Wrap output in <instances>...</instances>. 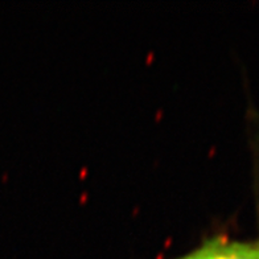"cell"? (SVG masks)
<instances>
[{"instance_id":"cell-1","label":"cell","mask_w":259,"mask_h":259,"mask_svg":"<svg viewBox=\"0 0 259 259\" xmlns=\"http://www.w3.org/2000/svg\"><path fill=\"white\" fill-rule=\"evenodd\" d=\"M178 259H259V238L238 241L220 235Z\"/></svg>"}]
</instances>
